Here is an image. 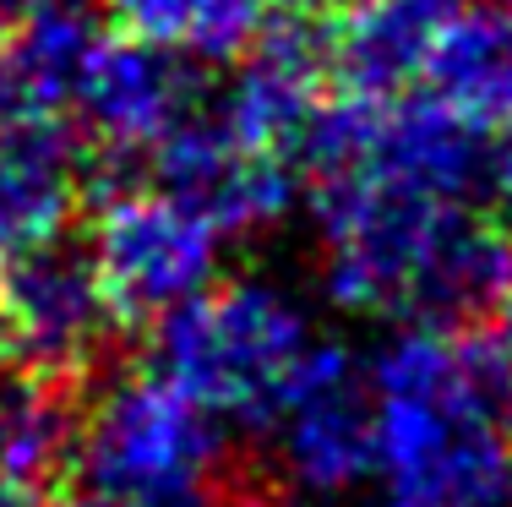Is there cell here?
I'll return each mask as SVG.
<instances>
[{
	"label": "cell",
	"mask_w": 512,
	"mask_h": 507,
	"mask_svg": "<svg viewBox=\"0 0 512 507\" xmlns=\"http://www.w3.org/2000/svg\"><path fill=\"white\" fill-rule=\"evenodd\" d=\"M148 366L197 398L213 420L267 431L311 355V322L262 279L207 284L148 328Z\"/></svg>",
	"instance_id": "obj_2"
},
{
	"label": "cell",
	"mask_w": 512,
	"mask_h": 507,
	"mask_svg": "<svg viewBox=\"0 0 512 507\" xmlns=\"http://www.w3.org/2000/svg\"><path fill=\"white\" fill-rule=\"evenodd\" d=\"M50 486H39V480L17 475V469L0 464V507H50Z\"/></svg>",
	"instance_id": "obj_17"
},
{
	"label": "cell",
	"mask_w": 512,
	"mask_h": 507,
	"mask_svg": "<svg viewBox=\"0 0 512 507\" xmlns=\"http://www.w3.org/2000/svg\"><path fill=\"white\" fill-rule=\"evenodd\" d=\"M267 437L278 442L284 486L322 491V497L355 491L382 464L371 366H360L344 344H311Z\"/></svg>",
	"instance_id": "obj_7"
},
{
	"label": "cell",
	"mask_w": 512,
	"mask_h": 507,
	"mask_svg": "<svg viewBox=\"0 0 512 507\" xmlns=\"http://www.w3.org/2000/svg\"><path fill=\"white\" fill-rule=\"evenodd\" d=\"M202 99V60L109 28L82 71L77 104L66 115L93 153L88 186H99L115 164H142Z\"/></svg>",
	"instance_id": "obj_6"
},
{
	"label": "cell",
	"mask_w": 512,
	"mask_h": 507,
	"mask_svg": "<svg viewBox=\"0 0 512 507\" xmlns=\"http://www.w3.org/2000/svg\"><path fill=\"white\" fill-rule=\"evenodd\" d=\"M338 0H273V11H327Z\"/></svg>",
	"instance_id": "obj_18"
},
{
	"label": "cell",
	"mask_w": 512,
	"mask_h": 507,
	"mask_svg": "<svg viewBox=\"0 0 512 507\" xmlns=\"http://www.w3.org/2000/svg\"><path fill=\"white\" fill-rule=\"evenodd\" d=\"M104 295L120 328H153L164 311L186 306L207 284H218V235L207 219L175 202L148 180H126L99 191V219L88 229Z\"/></svg>",
	"instance_id": "obj_5"
},
{
	"label": "cell",
	"mask_w": 512,
	"mask_h": 507,
	"mask_svg": "<svg viewBox=\"0 0 512 507\" xmlns=\"http://www.w3.org/2000/svg\"><path fill=\"white\" fill-rule=\"evenodd\" d=\"M224 420L186 398L153 366H104L82 393V431L71 453V486L137 502H207L224 486L229 453Z\"/></svg>",
	"instance_id": "obj_3"
},
{
	"label": "cell",
	"mask_w": 512,
	"mask_h": 507,
	"mask_svg": "<svg viewBox=\"0 0 512 507\" xmlns=\"http://www.w3.org/2000/svg\"><path fill=\"white\" fill-rule=\"evenodd\" d=\"M240 464V458H235ZM235 464H229V475H235ZM229 475H224V486L213 491L207 502H180V507H229ZM50 507H164V502H137V497H104V491H82V486H71L60 502Z\"/></svg>",
	"instance_id": "obj_16"
},
{
	"label": "cell",
	"mask_w": 512,
	"mask_h": 507,
	"mask_svg": "<svg viewBox=\"0 0 512 507\" xmlns=\"http://www.w3.org/2000/svg\"><path fill=\"white\" fill-rule=\"evenodd\" d=\"M502 6H507V11H512V0H502Z\"/></svg>",
	"instance_id": "obj_22"
},
{
	"label": "cell",
	"mask_w": 512,
	"mask_h": 507,
	"mask_svg": "<svg viewBox=\"0 0 512 507\" xmlns=\"http://www.w3.org/2000/svg\"><path fill=\"white\" fill-rule=\"evenodd\" d=\"M142 164H148V175H142L148 186L186 202L224 240H251V235L278 229L300 191L295 164L256 148L240 131H229L207 99Z\"/></svg>",
	"instance_id": "obj_8"
},
{
	"label": "cell",
	"mask_w": 512,
	"mask_h": 507,
	"mask_svg": "<svg viewBox=\"0 0 512 507\" xmlns=\"http://www.w3.org/2000/svg\"><path fill=\"white\" fill-rule=\"evenodd\" d=\"M474 507H512V486L496 491V497H485V502H474Z\"/></svg>",
	"instance_id": "obj_19"
},
{
	"label": "cell",
	"mask_w": 512,
	"mask_h": 507,
	"mask_svg": "<svg viewBox=\"0 0 512 507\" xmlns=\"http://www.w3.org/2000/svg\"><path fill=\"white\" fill-rule=\"evenodd\" d=\"M382 507H474L512 486L502 398L469 333L404 328L371 360Z\"/></svg>",
	"instance_id": "obj_1"
},
{
	"label": "cell",
	"mask_w": 512,
	"mask_h": 507,
	"mask_svg": "<svg viewBox=\"0 0 512 507\" xmlns=\"http://www.w3.org/2000/svg\"><path fill=\"white\" fill-rule=\"evenodd\" d=\"M229 507H295V502H289L284 480H278L273 469L240 458L235 475H229Z\"/></svg>",
	"instance_id": "obj_15"
},
{
	"label": "cell",
	"mask_w": 512,
	"mask_h": 507,
	"mask_svg": "<svg viewBox=\"0 0 512 507\" xmlns=\"http://www.w3.org/2000/svg\"><path fill=\"white\" fill-rule=\"evenodd\" d=\"M420 88L474 126L512 131V11L502 0H463Z\"/></svg>",
	"instance_id": "obj_12"
},
{
	"label": "cell",
	"mask_w": 512,
	"mask_h": 507,
	"mask_svg": "<svg viewBox=\"0 0 512 507\" xmlns=\"http://www.w3.org/2000/svg\"><path fill=\"white\" fill-rule=\"evenodd\" d=\"M0 115H6V88H0Z\"/></svg>",
	"instance_id": "obj_21"
},
{
	"label": "cell",
	"mask_w": 512,
	"mask_h": 507,
	"mask_svg": "<svg viewBox=\"0 0 512 507\" xmlns=\"http://www.w3.org/2000/svg\"><path fill=\"white\" fill-rule=\"evenodd\" d=\"M109 17L99 0H28L0 22L6 115H71Z\"/></svg>",
	"instance_id": "obj_11"
},
{
	"label": "cell",
	"mask_w": 512,
	"mask_h": 507,
	"mask_svg": "<svg viewBox=\"0 0 512 507\" xmlns=\"http://www.w3.org/2000/svg\"><path fill=\"white\" fill-rule=\"evenodd\" d=\"M458 11L463 0H338L327 6L333 93H360V99L414 93Z\"/></svg>",
	"instance_id": "obj_9"
},
{
	"label": "cell",
	"mask_w": 512,
	"mask_h": 507,
	"mask_svg": "<svg viewBox=\"0 0 512 507\" xmlns=\"http://www.w3.org/2000/svg\"><path fill=\"white\" fill-rule=\"evenodd\" d=\"M82 393L88 382L0 360V464L39 486L66 480L82 431Z\"/></svg>",
	"instance_id": "obj_13"
},
{
	"label": "cell",
	"mask_w": 512,
	"mask_h": 507,
	"mask_svg": "<svg viewBox=\"0 0 512 507\" xmlns=\"http://www.w3.org/2000/svg\"><path fill=\"white\" fill-rule=\"evenodd\" d=\"M120 333L88 235L66 229L0 257V360L88 382L120 360Z\"/></svg>",
	"instance_id": "obj_4"
},
{
	"label": "cell",
	"mask_w": 512,
	"mask_h": 507,
	"mask_svg": "<svg viewBox=\"0 0 512 507\" xmlns=\"http://www.w3.org/2000/svg\"><path fill=\"white\" fill-rule=\"evenodd\" d=\"M22 6H28V0H0V22H6L11 11H22Z\"/></svg>",
	"instance_id": "obj_20"
},
{
	"label": "cell",
	"mask_w": 512,
	"mask_h": 507,
	"mask_svg": "<svg viewBox=\"0 0 512 507\" xmlns=\"http://www.w3.org/2000/svg\"><path fill=\"white\" fill-rule=\"evenodd\" d=\"M99 6L109 28L169 44L202 66H229L267 28V17H278L273 0H99Z\"/></svg>",
	"instance_id": "obj_14"
},
{
	"label": "cell",
	"mask_w": 512,
	"mask_h": 507,
	"mask_svg": "<svg viewBox=\"0 0 512 507\" xmlns=\"http://www.w3.org/2000/svg\"><path fill=\"white\" fill-rule=\"evenodd\" d=\"M93 153L66 115H0V257L66 235Z\"/></svg>",
	"instance_id": "obj_10"
}]
</instances>
